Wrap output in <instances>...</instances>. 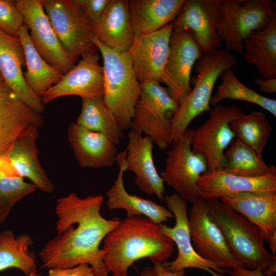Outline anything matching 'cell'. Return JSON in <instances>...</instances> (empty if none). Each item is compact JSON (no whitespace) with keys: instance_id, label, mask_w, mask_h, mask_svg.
Here are the masks:
<instances>
[{"instance_id":"6da1fadb","label":"cell","mask_w":276,"mask_h":276,"mask_svg":"<svg viewBox=\"0 0 276 276\" xmlns=\"http://www.w3.org/2000/svg\"><path fill=\"white\" fill-rule=\"evenodd\" d=\"M103 201L101 195L81 198L74 192L57 199L58 235L40 251L43 267L65 268L86 263L94 276H108L103 261L105 251L100 245L120 221L107 220L102 216Z\"/></svg>"},{"instance_id":"7a4b0ae2","label":"cell","mask_w":276,"mask_h":276,"mask_svg":"<svg viewBox=\"0 0 276 276\" xmlns=\"http://www.w3.org/2000/svg\"><path fill=\"white\" fill-rule=\"evenodd\" d=\"M104 263L113 276H128L133 263L148 258L164 263L172 255L174 243L160 224L144 216L127 217L104 239Z\"/></svg>"},{"instance_id":"3957f363","label":"cell","mask_w":276,"mask_h":276,"mask_svg":"<svg viewBox=\"0 0 276 276\" xmlns=\"http://www.w3.org/2000/svg\"><path fill=\"white\" fill-rule=\"evenodd\" d=\"M204 199L208 212L220 229L230 252L243 267L262 274L276 264V255L266 249L264 234L257 226L220 200Z\"/></svg>"},{"instance_id":"277c9868","label":"cell","mask_w":276,"mask_h":276,"mask_svg":"<svg viewBox=\"0 0 276 276\" xmlns=\"http://www.w3.org/2000/svg\"><path fill=\"white\" fill-rule=\"evenodd\" d=\"M103 59V100L112 111L123 130L130 129L140 85L128 52L109 49L93 38Z\"/></svg>"},{"instance_id":"5b68a950","label":"cell","mask_w":276,"mask_h":276,"mask_svg":"<svg viewBox=\"0 0 276 276\" xmlns=\"http://www.w3.org/2000/svg\"><path fill=\"white\" fill-rule=\"evenodd\" d=\"M237 64V59L230 52L221 49L203 54L197 60L194 87L179 104L172 119L170 145L183 135L195 118L211 110L210 102L216 81L224 71Z\"/></svg>"},{"instance_id":"8992f818","label":"cell","mask_w":276,"mask_h":276,"mask_svg":"<svg viewBox=\"0 0 276 276\" xmlns=\"http://www.w3.org/2000/svg\"><path fill=\"white\" fill-rule=\"evenodd\" d=\"M217 33L226 50L242 55L243 41L268 27L275 15L271 0H222Z\"/></svg>"},{"instance_id":"52a82bcc","label":"cell","mask_w":276,"mask_h":276,"mask_svg":"<svg viewBox=\"0 0 276 276\" xmlns=\"http://www.w3.org/2000/svg\"><path fill=\"white\" fill-rule=\"evenodd\" d=\"M191 241L196 252L232 276H256L233 257L219 227L211 218L204 198L199 197L188 209Z\"/></svg>"},{"instance_id":"ba28073f","label":"cell","mask_w":276,"mask_h":276,"mask_svg":"<svg viewBox=\"0 0 276 276\" xmlns=\"http://www.w3.org/2000/svg\"><path fill=\"white\" fill-rule=\"evenodd\" d=\"M58 40L74 64L79 58L98 52L91 22L72 0H42Z\"/></svg>"},{"instance_id":"9c48e42d","label":"cell","mask_w":276,"mask_h":276,"mask_svg":"<svg viewBox=\"0 0 276 276\" xmlns=\"http://www.w3.org/2000/svg\"><path fill=\"white\" fill-rule=\"evenodd\" d=\"M194 129H187L167 152L160 176L181 198L193 203L199 198L197 183L208 171L204 157L192 149Z\"/></svg>"},{"instance_id":"30bf717a","label":"cell","mask_w":276,"mask_h":276,"mask_svg":"<svg viewBox=\"0 0 276 276\" xmlns=\"http://www.w3.org/2000/svg\"><path fill=\"white\" fill-rule=\"evenodd\" d=\"M209 113V118L194 130L192 149L204 157L207 171H213L223 168L224 151L236 137L230 127L231 122L245 112L235 105H217Z\"/></svg>"},{"instance_id":"8fae6325","label":"cell","mask_w":276,"mask_h":276,"mask_svg":"<svg viewBox=\"0 0 276 276\" xmlns=\"http://www.w3.org/2000/svg\"><path fill=\"white\" fill-rule=\"evenodd\" d=\"M164 200L167 209L175 218V224L169 227L160 224L164 233L176 245L177 257L170 262H164L170 271L198 268L209 272L212 276H223L227 272L200 256L192 244L189 229L187 201L177 193L166 195Z\"/></svg>"},{"instance_id":"7c38bea8","label":"cell","mask_w":276,"mask_h":276,"mask_svg":"<svg viewBox=\"0 0 276 276\" xmlns=\"http://www.w3.org/2000/svg\"><path fill=\"white\" fill-rule=\"evenodd\" d=\"M202 54L190 31L173 28L170 52L160 82L166 85L167 89L178 105L192 89L191 72Z\"/></svg>"},{"instance_id":"4fadbf2b","label":"cell","mask_w":276,"mask_h":276,"mask_svg":"<svg viewBox=\"0 0 276 276\" xmlns=\"http://www.w3.org/2000/svg\"><path fill=\"white\" fill-rule=\"evenodd\" d=\"M31 40L41 56L64 74L75 65L61 46L43 7L42 0H16Z\"/></svg>"},{"instance_id":"5bb4252c","label":"cell","mask_w":276,"mask_h":276,"mask_svg":"<svg viewBox=\"0 0 276 276\" xmlns=\"http://www.w3.org/2000/svg\"><path fill=\"white\" fill-rule=\"evenodd\" d=\"M221 3L222 0H186L173 28L190 31L203 54L219 49L221 40L217 30Z\"/></svg>"},{"instance_id":"9a60e30c","label":"cell","mask_w":276,"mask_h":276,"mask_svg":"<svg viewBox=\"0 0 276 276\" xmlns=\"http://www.w3.org/2000/svg\"><path fill=\"white\" fill-rule=\"evenodd\" d=\"M98 52L88 54L64 74L60 81L41 96L45 105L58 98L75 95L83 98H103L104 75Z\"/></svg>"},{"instance_id":"2e32d148","label":"cell","mask_w":276,"mask_h":276,"mask_svg":"<svg viewBox=\"0 0 276 276\" xmlns=\"http://www.w3.org/2000/svg\"><path fill=\"white\" fill-rule=\"evenodd\" d=\"M173 22L160 30L146 35H135L128 52L139 83L160 82L169 52Z\"/></svg>"},{"instance_id":"e0dca14e","label":"cell","mask_w":276,"mask_h":276,"mask_svg":"<svg viewBox=\"0 0 276 276\" xmlns=\"http://www.w3.org/2000/svg\"><path fill=\"white\" fill-rule=\"evenodd\" d=\"M43 125L41 114L25 104L4 80L0 81V161L25 131Z\"/></svg>"},{"instance_id":"ac0fdd59","label":"cell","mask_w":276,"mask_h":276,"mask_svg":"<svg viewBox=\"0 0 276 276\" xmlns=\"http://www.w3.org/2000/svg\"><path fill=\"white\" fill-rule=\"evenodd\" d=\"M124 166L135 175L134 183L148 195L164 198V181L157 171L153 157V143L147 136L130 129Z\"/></svg>"},{"instance_id":"d6986e66","label":"cell","mask_w":276,"mask_h":276,"mask_svg":"<svg viewBox=\"0 0 276 276\" xmlns=\"http://www.w3.org/2000/svg\"><path fill=\"white\" fill-rule=\"evenodd\" d=\"M22 66L26 67V61L20 38L0 30V73L3 80L25 104L41 114L45 105L28 86Z\"/></svg>"},{"instance_id":"ffe728a7","label":"cell","mask_w":276,"mask_h":276,"mask_svg":"<svg viewBox=\"0 0 276 276\" xmlns=\"http://www.w3.org/2000/svg\"><path fill=\"white\" fill-rule=\"evenodd\" d=\"M220 200L257 226L268 243L270 252L276 255V193H241Z\"/></svg>"},{"instance_id":"44dd1931","label":"cell","mask_w":276,"mask_h":276,"mask_svg":"<svg viewBox=\"0 0 276 276\" xmlns=\"http://www.w3.org/2000/svg\"><path fill=\"white\" fill-rule=\"evenodd\" d=\"M199 197L219 199L245 192L276 193V174L245 177L228 173L222 169L206 171L197 183Z\"/></svg>"},{"instance_id":"7402d4cb","label":"cell","mask_w":276,"mask_h":276,"mask_svg":"<svg viewBox=\"0 0 276 276\" xmlns=\"http://www.w3.org/2000/svg\"><path fill=\"white\" fill-rule=\"evenodd\" d=\"M67 139L81 168L111 167L116 162L118 145L104 134L72 122L68 127Z\"/></svg>"},{"instance_id":"603a6c76","label":"cell","mask_w":276,"mask_h":276,"mask_svg":"<svg viewBox=\"0 0 276 276\" xmlns=\"http://www.w3.org/2000/svg\"><path fill=\"white\" fill-rule=\"evenodd\" d=\"M39 128L38 126H33L25 131L2 160L8 162L13 174L28 178L37 188L50 193L54 191V186L42 167L38 157L36 140Z\"/></svg>"},{"instance_id":"cb8c5ba5","label":"cell","mask_w":276,"mask_h":276,"mask_svg":"<svg viewBox=\"0 0 276 276\" xmlns=\"http://www.w3.org/2000/svg\"><path fill=\"white\" fill-rule=\"evenodd\" d=\"M91 27L94 38L102 44L120 52H128L135 37L128 1L111 0L101 18Z\"/></svg>"},{"instance_id":"d4e9b609","label":"cell","mask_w":276,"mask_h":276,"mask_svg":"<svg viewBox=\"0 0 276 276\" xmlns=\"http://www.w3.org/2000/svg\"><path fill=\"white\" fill-rule=\"evenodd\" d=\"M125 155L126 150L118 153L116 157L119 172L114 183L107 192L108 209H123L128 217L144 216L159 224L174 217L173 214L165 206L151 200L131 195L127 191L124 183Z\"/></svg>"},{"instance_id":"484cf974","label":"cell","mask_w":276,"mask_h":276,"mask_svg":"<svg viewBox=\"0 0 276 276\" xmlns=\"http://www.w3.org/2000/svg\"><path fill=\"white\" fill-rule=\"evenodd\" d=\"M186 0L128 1L129 15L135 35L155 32L173 22Z\"/></svg>"},{"instance_id":"4316f807","label":"cell","mask_w":276,"mask_h":276,"mask_svg":"<svg viewBox=\"0 0 276 276\" xmlns=\"http://www.w3.org/2000/svg\"><path fill=\"white\" fill-rule=\"evenodd\" d=\"M242 55L248 65L256 67L260 79L276 78V15L267 28L244 40Z\"/></svg>"},{"instance_id":"83f0119b","label":"cell","mask_w":276,"mask_h":276,"mask_svg":"<svg viewBox=\"0 0 276 276\" xmlns=\"http://www.w3.org/2000/svg\"><path fill=\"white\" fill-rule=\"evenodd\" d=\"M18 37L24 50L25 80L32 91L40 98L45 91L60 81L64 74L49 64L41 56L34 46L25 25L20 29Z\"/></svg>"},{"instance_id":"f1b7e54d","label":"cell","mask_w":276,"mask_h":276,"mask_svg":"<svg viewBox=\"0 0 276 276\" xmlns=\"http://www.w3.org/2000/svg\"><path fill=\"white\" fill-rule=\"evenodd\" d=\"M225 172L245 177H259L276 174V167L267 165L253 149L238 138L224 153L222 168Z\"/></svg>"},{"instance_id":"f546056e","label":"cell","mask_w":276,"mask_h":276,"mask_svg":"<svg viewBox=\"0 0 276 276\" xmlns=\"http://www.w3.org/2000/svg\"><path fill=\"white\" fill-rule=\"evenodd\" d=\"M32 238L26 234L15 237L12 231L0 232V271L16 268L25 275L36 272L37 261L30 251Z\"/></svg>"},{"instance_id":"4dcf8cb0","label":"cell","mask_w":276,"mask_h":276,"mask_svg":"<svg viewBox=\"0 0 276 276\" xmlns=\"http://www.w3.org/2000/svg\"><path fill=\"white\" fill-rule=\"evenodd\" d=\"M76 123L92 131L108 136L117 145L123 137V130L103 98L82 99L81 112Z\"/></svg>"},{"instance_id":"1f68e13d","label":"cell","mask_w":276,"mask_h":276,"mask_svg":"<svg viewBox=\"0 0 276 276\" xmlns=\"http://www.w3.org/2000/svg\"><path fill=\"white\" fill-rule=\"evenodd\" d=\"M221 84L212 96L210 104L215 106L225 99L249 102L258 105L276 117V100L264 97L239 81L231 68L220 76Z\"/></svg>"},{"instance_id":"d6a6232c","label":"cell","mask_w":276,"mask_h":276,"mask_svg":"<svg viewBox=\"0 0 276 276\" xmlns=\"http://www.w3.org/2000/svg\"><path fill=\"white\" fill-rule=\"evenodd\" d=\"M230 127L239 139L262 155L270 138L272 127L265 114L261 111H252L231 122Z\"/></svg>"},{"instance_id":"836d02e7","label":"cell","mask_w":276,"mask_h":276,"mask_svg":"<svg viewBox=\"0 0 276 276\" xmlns=\"http://www.w3.org/2000/svg\"><path fill=\"white\" fill-rule=\"evenodd\" d=\"M37 188L24 178L9 174L0 167V223L4 222L15 203Z\"/></svg>"},{"instance_id":"e575fe53","label":"cell","mask_w":276,"mask_h":276,"mask_svg":"<svg viewBox=\"0 0 276 276\" xmlns=\"http://www.w3.org/2000/svg\"><path fill=\"white\" fill-rule=\"evenodd\" d=\"M24 25L23 17L14 1L0 0V30L18 37V32Z\"/></svg>"},{"instance_id":"d590c367","label":"cell","mask_w":276,"mask_h":276,"mask_svg":"<svg viewBox=\"0 0 276 276\" xmlns=\"http://www.w3.org/2000/svg\"><path fill=\"white\" fill-rule=\"evenodd\" d=\"M111 0H72L91 22L96 23L102 16Z\"/></svg>"},{"instance_id":"8d00e7d4","label":"cell","mask_w":276,"mask_h":276,"mask_svg":"<svg viewBox=\"0 0 276 276\" xmlns=\"http://www.w3.org/2000/svg\"><path fill=\"white\" fill-rule=\"evenodd\" d=\"M48 276H94V273L90 265L81 263L71 268L49 269Z\"/></svg>"},{"instance_id":"74e56055","label":"cell","mask_w":276,"mask_h":276,"mask_svg":"<svg viewBox=\"0 0 276 276\" xmlns=\"http://www.w3.org/2000/svg\"><path fill=\"white\" fill-rule=\"evenodd\" d=\"M255 84L259 86V90L265 93L271 94L276 93V78L261 79L258 78L253 79Z\"/></svg>"},{"instance_id":"f35d334b","label":"cell","mask_w":276,"mask_h":276,"mask_svg":"<svg viewBox=\"0 0 276 276\" xmlns=\"http://www.w3.org/2000/svg\"><path fill=\"white\" fill-rule=\"evenodd\" d=\"M156 276H185V270L170 271L165 267L164 263H154L153 267Z\"/></svg>"},{"instance_id":"ab89813d","label":"cell","mask_w":276,"mask_h":276,"mask_svg":"<svg viewBox=\"0 0 276 276\" xmlns=\"http://www.w3.org/2000/svg\"><path fill=\"white\" fill-rule=\"evenodd\" d=\"M141 276H156L153 268L146 267L140 273Z\"/></svg>"},{"instance_id":"60d3db41","label":"cell","mask_w":276,"mask_h":276,"mask_svg":"<svg viewBox=\"0 0 276 276\" xmlns=\"http://www.w3.org/2000/svg\"><path fill=\"white\" fill-rule=\"evenodd\" d=\"M25 276H41V275H39V274H37L36 272H34L30 274L25 275Z\"/></svg>"},{"instance_id":"b9f144b4","label":"cell","mask_w":276,"mask_h":276,"mask_svg":"<svg viewBox=\"0 0 276 276\" xmlns=\"http://www.w3.org/2000/svg\"><path fill=\"white\" fill-rule=\"evenodd\" d=\"M3 80V77L0 73V81H2Z\"/></svg>"}]
</instances>
